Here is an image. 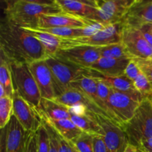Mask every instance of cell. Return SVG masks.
Instances as JSON below:
<instances>
[{"instance_id":"cell-34","label":"cell","mask_w":152,"mask_h":152,"mask_svg":"<svg viewBox=\"0 0 152 152\" xmlns=\"http://www.w3.org/2000/svg\"><path fill=\"white\" fill-rule=\"evenodd\" d=\"M140 72L141 70L140 69L136 61L134 60V59H131L123 74L126 77H127L129 80H132L134 82V80L138 77V75H139Z\"/></svg>"},{"instance_id":"cell-17","label":"cell","mask_w":152,"mask_h":152,"mask_svg":"<svg viewBox=\"0 0 152 152\" xmlns=\"http://www.w3.org/2000/svg\"><path fill=\"white\" fill-rule=\"evenodd\" d=\"M54 100L67 107H71L72 105H77V104L83 105L91 112L97 114V115L103 116V117H107L110 120H112L103 110L99 108L88 96L80 92V91L73 88H68L66 91L64 92L60 96L55 98Z\"/></svg>"},{"instance_id":"cell-27","label":"cell","mask_w":152,"mask_h":152,"mask_svg":"<svg viewBox=\"0 0 152 152\" xmlns=\"http://www.w3.org/2000/svg\"><path fill=\"white\" fill-rule=\"evenodd\" d=\"M13 114V99L9 96L0 98V128L4 129Z\"/></svg>"},{"instance_id":"cell-23","label":"cell","mask_w":152,"mask_h":152,"mask_svg":"<svg viewBox=\"0 0 152 152\" xmlns=\"http://www.w3.org/2000/svg\"><path fill=\"white\" fill-rule=\"evenodd\" d=\"M43 121L54 129L59 136L71 143L77 140L83 134V132L71 121V119L59 120L43 119Z\"/></svg>"},{"instance_id":"cell-39","label":"cell","mask_w":152,"mask_h":152,"mask_svg":"<svg viewBox=\"0 0 152 152\" xmlns=\"http://www.w3.org/2000/svg\"><path fill=\"white\" fill-rule=\"evenodd\" d=\"M151 25L152 24H151V25H144L142 28H140L139 30L141 31V33H142V34L143 35L145 40L148 42V44H149L152 48V34L151 31Z\"/></svg>"},{"instance_id":"cell-19","label":"cell","mask_w":152,"mask_h":152,"mask_svg":"<svg viewBox=\"0 0 152 152\" xmlns=\"http://www.w3.org/2000/svg\"><path fill=\"white\" fill-rule=\"evenodd\" d=\"M70 88L77 89V90L80 91V92L88 96L99 108L103 110L108 114V113L105 111V107L100 102L99 96H98L97 81H96V78L90 74L88 70H87L86 73L81 74L76 79H74L71 82Z\"/></svg>"},{"instance_id":"cell-15","label":"cell","mask_w":152,"mask_h":152,"mask_svg":"<svg viewBox=\"0 0 152 152\" xmlns=\"http://www.w3.org/2000/svg\"><path fill=\"white\" fill-rule=\"evenodd\" d=\"M30 70L38 86L42 98L54 99L56 97L51 73L45 59L28 64Z\"/></svg>"},{"instance_id":"cell-44","label":"cell","mask_w":152,"mask_h":152,"mask_svg":"<svg viewBox=\"0 0 152 152\" xmlns=\"http://www.w3.org/2000/svg\"><path fill=\"white\" fill-rule=\"evenodd\" d=\"M75 152H79L78 151H77V149H76V151H75Z\"/></svg>"},{"instance_id":"cell-43","label":"cell","mask_w":152,"mask_h":152,"mask_svg":"<svg viewBox=\"0 0 152 152\" xmlns=\"http://www.w3.org/2000/svg\"><path fill=\"white\" fill-rule=\"evenodd\" d=\"M151 34H152V25H151Z\"/></svg>"},{"instance_id":"cell-20","label":"cell","mask_w":152,"mask_h":152,"mask_svg":"<svg viewBox=\"0 0 152 152\" xmlns=\"http://www.w3.org/2000/svg\"><path fill=\"white\" fill-rule=\"evenodd\" d=\"M131 59H111V58L100 57L88 69L99 74L108 77H116L124 74V71Z\"/></svg>"},{"instance_id":"cell-7","label":"cell","mask_w":152,"mask_h":152,"mask_svg":"<svg viewBox=\"0 0 152 152\" xmlns=\"http://www.w3.org/2000/svg\"><path fill=\"white\" fill-rule=\"evenodd\" d=\"M124 29L123 22L108 25L102 31L89 37L62 39L61 48L75 47V46H90L103 47L112 44L122 43V36Z\"/></svg>"},{"instance_id":"cell-38","label":"cell","mask_w":152,"mask_h":152,"mask_svg":"<svg viewBox=\"0 0 152 152\" xmlns=\"http://www.w3.org/2000/svg\"><path fill=\"white\" fill-rule=\"evenodd\" d=\"M26 152H37V132H31L28 138Z\"/></svg>"},{"instance_id":"cell-16","label":"cell","mask_w":152,"mask_h":152,"mask_svg":"<svg viewBox=\"0 0 152 152\" xmlns=\"http://www.w3.org/2000/svg\"><path fill=\"white\" fill-rule=\"evenodd\" d=\"M91 20L62 12L56 14H45L40 16L38 28L40 29L51 28H84Z\"/></svg>"},{"instance_id":"cell-21","label":"cell","mask_w":152,"mask_h":152,"mask_svg":"<svg viewBox=\"0 0 152 152\" xmlns=\"http://www.w3.org/2000/svg\"><path fill=\"white\" fill-rule=\"evenodd\" d=\"M88 71L92 76L105 82L113 90L145 99L143 96L135 88L133 81L129 80L124 74L116 76V77H108V76L102 75V74H99L94 71H90V70Z\"/></svg>"},{"instance_id":"cell-36","label":"cell","mask_w":152,"mask_h":152,"mask_svg":"<svg viewBox=\"0 0 152 152\" xmlns=\"http://www.w3.org/2000/svg\"><path fill=\"white\" fill-rule=\"evenodd\" d=\"M45 124L47 126L49 134H50V152H59V146H58V141L57 138H56V132L49 125L46 124L45 123Z\"/></svg>"},{"instance_id":"cell-24","label":"cell","mask_w":152,"mask_h":152,"mask_svg":"<svg viewBox=\"0 0 152 152\" xmlns=\"http://www.w3.org/2000/svg\"><path fill=\"white\" fill-rule=\"evenodd\" d=\"M29 34L39 40L48 56H54L61 48L62 39L38 28H25Z\"/></svg>"},{"instance_id":"cell-9","label":"cell","mask_w":152,"mask_h":152,"mask_svg":"<svg viewBox=\"0 0 152 152\" xmlns=\"http://www.w3.org/2000/svg\"><path fill=\"white\" fill-rule=\"evenodd\" d=\"M29 134L13 115L7 126L1 129V152H26Z\"/></svg>"},{"instance_id":"cell-1","label":"cell","mask_w":152,"mask_h":152,"mask_svg":"<svg viewBox=\"0 0 152 152\" xmlns=\"http://www.w3.org/2000/svg\"><path fill=\"white\" fill-rule=\"evenodd\" d=\"M1 56L9 62L30 64L48 57L37 39L25 28L1 19L0 23Z\"/></svg>"},{"instance_id":"cell-5","label":"cell","mask_w":152,"mask_h":152,"mask_svg":"<svg viewBox=\"0 0 152 152\" xmlns=\"http://www.w3.org/2000/svg\"><path fill=\"white\" fill-rule=\"evenodd\" d=\"M45 60L51 73L56 97L70 88V85L74 79L87 71V69L56 56H48Z\"/></svg>"},{"instance_id":"cell-25","label":"cell","mask_w":152,"mask_h":152,"mask_svg":"<svg viewBox=\"0 0 152 152\" xmlns=\"http://www.w3.org/2000/svg\"><path fill=\"white\" fill-rule=\"evenodd\" d=\"M71 120L84 133L94 137H103V132L94 113L88 111L83 115H71Z\"/></svg>"},{"instance_id":"cell-18","label":"cell","mask_w":152,"mask_h":152,"mask_svg":"<svg viewBox=\"0 0 152 152\" xmlns=\"http://www.w3.org/2000/svg\"><path fill=\"white\" fill-rule=\"evenodd\" d=\"M56 1L65 13L88 20H91L97 11L95 0H56Z\"/></svg>"},{"instance_id":"cell-8","label":"cell","mask_w":152,"mask_h":152,"mask_svg":"<svg viewBox=\"0 0 152 152\" xmlns=\"http://www.w3.org/2000/svg\"><path fill=\"white\" fill-rule=\"evenodd\" d=\"M134 0H96L97 11L91 21L105 25L123 22L126 13Z\"/></svg>"},{"instance_id":"cell-40","label":"cell","mask_w":152,"mask_h":152,"mask_svg":"<svg viewBox=\"0 0 152 152\" xmlns=\"http://www.w3.org/2000/svg\"><path fill=\"white\" fill-rule=\"evenodd\" d=\"M137 149L140 152H152V138L142 141L137 147Z\"/></svg>"},{"instance_id":"cell-41","label":"cell","mask_w":152,"mask_h":152,"mask_svg":"<svg viewBox=\"0 0 152 152\" xmlns=\"http://www.w3.org/2000/svg\"><path fill=\"white\" fill-rule=\"evenodd\" d=\"M124 152H140V151L137 149V147L134 146V145L129 143L127 145V146L126 147V148H125Z\"/></svg>"},{"instance_id":"cell-42","label":"cell","mask_w":152,"mask_h":152,"mask_svg":"<svg viewBox=\"0 0 152 152\" xmlns=\"http://www.w3.org/2000/svg\"><path fill=\"white\" fill-rule=\"evenodd\" d=\"M148 100L150 101V102H151V106H152V96L150 98H148Z\"/></svg>"},{"instance_id":"cell-12","label":"cell","mask_w":152,"mask_h":152,"mask_svg":"<svg viewBox=\"0 0 152 152\" xmlns=\"http://www.w3.org/2000/svg\"><path fill=\"white\" fill-rule=\"evenodd\" d=\"M13 99V114L21 126L28 132H37L43 124V120L37 108L15 93Z\"/></svg>"},{"instance_id":"cell-10","label":"cell","mask_w":152,"mask_h":152,"mask_svg":"<svg viewBox=\"0 0 152 152\" xmlns=\"http://www.w3.org/2000/svg\"><path fill=\"white\" fill-rule=\"evenodd\" d=\"M122 44L126 48L129 59H151L152 48L139 29L125 28L122 36Z\"/></svg>"},{"instance_id":"cell-32","label":"cell","mask_w":152,"mask_h":152,"mask_svg":"<svg viewBox=\"0 0 152 152\" xmlns=\"http://www.w3.org/2000/svg\"><path fill=\"white\" fill-rule=\"evenodd\" d=\"M95 78H96V81H97V94L98 96H99V100H100V102L102 103V105H104V107H105V111H106V112L108 113V115L110 116V114L109 112H108V99H109L110 94H111V91L112 89H111L105 82L99 80V79L96 78V77H95ZM110 117H111V116H110Z\"/></svg>"},{"instance_id":"cell-3","label":"cell","mask_w":152,"mask_h":152,"mask_svg":"<svg viewBox=\"0 0 152 152\" xmlns=\"http://www.w3.org/2000/svg\"><path fill=\"white\" fill-rule=\"evenodd\" d=\"M15 93L38 108L42 100L39 89L34 78L28 64L9 62Z\"/></svg>"},{"instance_id":"cell-6","label":"cell","mask_w":152,"mask_h":152,"mask_svg":"<svg viewBox=\"0 0 152 152\" xmlns=\"http://www.w3.org/2000/svg\"><path fill=\"white\" fill-rule=\"evenodd\" d=\"M143 100L112 89L108 101V112L112 120L123 128L134 117Z\"/></svg>"},{"instance_id":"cell-11","label":"cell","mask_w":152,"mask_h":152,"mask_svg":"<svg viewBox=\"0 0 152 152\" xmlns=\"http://www.w3.org/2000/svg\"><path fill=\"white\" fill-rule=\"evenodd\" d=\"M95 117L103 132L102 139L108 150L111 152H124L129 141L123 128L103 116L95 114Z\"/></svg>"},{"instance_id":"cell-31","label":"cell","mask_w":152,"mask_h":152,"mask_svg":"<svg viewBox=\"0 0 152 152\" xmlns=\"http://www.w3.org/2000/svg\"><path fill=\"white\" fill-rule=\"evenodd\" d=\"M73 145L79 152H94V136L83 132Z\"/></svg>"},{"instance_id":"cell-29","label":"cell","mask_w":152,"mask_h":152,"mask_svg":"<svg viewBox=\"0 0 152 152\" xmlns=\"http://www.w3.org/2000/svg\"><path fill=\"white\" fill-rule=\"evenodd\" d=\"M134 85L137 91L144 99H148L152 96V85L146 76L141 71L138 77L134 80Z\"/></svg>"},{"instance_id":"cell-37","label":"cell","mask_w":152,"mask_h":152,"mask_svg":"<svg viewBox=\"0 0 152 152\" xmlns=\"http://www.w3.org/2000/svg\"><path fill=\"white\" fill-rule=\"evenodd\" d=\"M94 152H111L107 148L102 137H94Z\"/></svg>"},{"instance_id":"cell-35","label":"cell","mask_w":152,"mask_h":152,"mask_svg":"<svg viewBox=\"0 0 152 152\" xmlns=\"http://www.w3.org/2000/svg\"><path fill=\"white\" fill-rule=\"evenodd\" d=\"M56 138L58 141L59 152H75L76 148L73 143L62 138L57 133H56Z\"/></svg>"},{"instance_id":"cell-33","label":"cell","mask_w":152,"mask_h":152,"mask_svg":"<svg viewBox=\"0 0 152 152\" xmlns=\"http://www.w3.org/2000/svg\"><path fill=\"white\" fill-rule=\"evenodd\" d=\"M137 62L140 69L145 74L152 85V59H134Z\"/></svg>"},{"instance_id":"cell-2","label":"cell","mask_w":152,"mask_h":152,"mask_svg":"<svg viewBox=\"0 0 152 152\" xmlns=\"http://www.w3.org/2000/svg\"><path fill=\"white\" fill-rule=\"evenodd\" d=\"M56 0L49 1L15 0L6 1L4 19L22 28H37L40 16L62 13Z\"/></svg>"},{"instance_id":"cell-28","label":"cell","mask_w":152,"mask_h":152,"mask_svg":"<svg viewBox=\"0 0 152 152\" xmlns=\"http://www.w3.org/2000/svg\"><path fill=\"white\" fill-rule=\"evenodd\" d=\"M98 50L101 57L111 58V59H123V58L129 59L126 48L122 43L99 47Z\"/></svg>"},{"instance_id":"cell-4","label":"cell","mask_w":152,"mask_h":152,"mask_svg":"<svg viewBox=\"0 0 152 152\" xmlns=\"http://www.w3.org/2000/svg\"><path fill=\"white\" fill-rule=\"evenodd\" d=\"M123 129L129 143L137 148L140 142L152 138V106L148 99L141 102L134 117Z\"/></svg>"},{"instance_id":"cell-30","label":"cell","mask_w":152,"mask_h":152,"mask_svg":"<svg viewBox=\"0 0 152 152\" xmlns=\"http://www.w3.org/2000/svg\"><path fill=\"white\" fill-rule=\"evenodd\" d=\"M37 152H50V134L43 121V124L37 132Z\"/></svg>"},{"instance_id":"cell-13","label":"cell","mask_w":152,"mask_h":152,"mask_svg":"<svg viewBox=\"0 0 152 152\" xmlns=\"http://www.w3.org/2000/svg\"><path fill=\"white\" fill-rule=\"evenodd\" d=\"M56 56L85 69H88L101 57L98 48L90 46H75L61 48Z\"/></svg>"},{"instance_id":"cell-22","label":"cell","mask_w":152,"mask_h":152,"mask_svg":"<svg viewBox=\"0 0 152 152\" xmlns=\"http://www.w3.org/2000/svg\"><path fill=\"white\" fill-rule=\"evenodd\" d=\"M39 114L43 119L59 120L71 119V114L69 109L65 105H62L54 99H47L42 98L41 102L37 108Z\"/></svg>"},{"instance_id":"cell-26","label":"cell","mask_w":152,"mask_h":152,"mask_svg":"<svg viewBox=\"0 0 152 152\" xmlns=\"http://www.w3.org/2000/svg\"><path fill=\"white\" fill-rule=\"evenodd\" d=\"M0 62V85L4 88L6 95L13 97L15 91L10 65L2 56H1Z\"/></svg>"},{"instance_id":"cell-14","label":"cell","mask_w":152,"mask_h":152,"mask_svg":"<svg viewBox=\"0 0 152 152\" xmlns=\"http://www.w3.org/2000/svg\"><path fill=\"white\" fill-rule=\"evenodd\" d=\"M123 24L125 28L140 29L152 24V0H134L126 13Z\"/></svg>"}]
</instances>
